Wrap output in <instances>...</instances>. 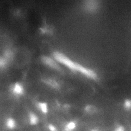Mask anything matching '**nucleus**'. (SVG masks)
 <instances>
[{
    "instance_id": "f8f14e48",
    "label": "nucleus",
    "mask_w": 131,
    "mask_h": 131,
    "mask_svg": "<svg viewBox=\"0 0 131 131\" xmlns=\"http://www.w3.org/2000/svg\"><path fill=\"white\" fill-rule=\"evenodd\" d=\"M91 131H98L96 130H92Z\"/></svg>"
},
{
    "instance_id": "6e6552de",
    "label": "nucleus",
    "mask_w": 131,
    "mask_h": 131,
    "mask_svg": "<svg viewBox=\"0 0 131 131\" xmlns=\"http://www.w3.org/2000/svg\"><path fill=\"white\" fill-rule=\"evenodd\" d=\"M38 106L39 110L43 113H47L48 112V107L47 103L44 102H40L38 103Z\"/></svg>"
},
{
    "instance_id": "9b49d317",
    "label": "nucleus",
    "mask_w": 131,
    "mask_h": 131,
    "mask_svg": "<svg viewBox=\"0 0 131 131\" xmlns=\"http://www.w3.org/2000/svg\"><path fill=\"white\" fill-rule=\"evenodd\" d=\"M114 131H125V128L122 126H119L117 127Z\"/></svg>"
},
{
    "instance_id": "39448f33",
    "label": "nucleus",
    "mask_w": 131,
    "mask_h": 131,
    "mask_svg": "<svg viewBox=\"0 0 131 131\" xmlns=\"http://www.w3.org/2000/svg\"><path fill=\"white\" fill-rule=\"evenodd\" d=\"M6 126L8 130H14L16 127V121L13 118H8L6 121Z\"/></svg>"
},
{
    "instance_id": "423d86ee",
    "label": "nucleus",
    "mask_w": 131,
    "mask_h": 131,
    "mask_svg": "<svg viewBox=\"0 0 131 131\" xmlns=\"http://www.w3.org/2000/svg\"><path fill=\"white\" fill-rule=\"evenodd\" d=\"M29 119L30 124L31 125H36L38 123V118L34 113L31 112L29 113Z\"/></svg>"
},
{
    "instance_id": "20e7f679",
    "label": "nucleus",
    "mask_w": 131,
    "mask_h": 131,
    "mask_svg": "<svg viewBox=\"0 0 131 131\" xmlns=\"http://www.w3.org/2000/svg\"><path fill=\"white\" fill-rule=\"evenodd\" d=\"M86 9L89 12H93L98 7V2L96 1H87L85 3Z\"/></svg>"
},
{
    "instance_id": "0eeeda50",
    "label": "nucleus",
    "mask_w": 131,
    "mask_h": 131,
    "mask_svg": "<svg viewBox=\"0 0 131 131\" xmlns=\"http://www.w3.org/2000/svg\"><path fill=\"white\" fill-rule=\"evenodd\" d=\"M77 124L74 121H70L66 125L63 131H73L75 129Z\"/></svg>"
},
{
    "instance_id": "f257e3e1",
    "label": "nucleus",
    "mask_w": 131,
    "mask_h": 131,
    "mask_svg": "<svg viewBox=\"0 0 131 131\" xmlns=\"http://www.w3.org/2000/svg\"><path fill=\"white\" fill-rule=\"evenodd\" d=\"M54 57L57 62L71 70L79 72L92 80H96L98 78L97 74L94 71L75 62L61 52H56L54 53Z\"/></svg>"
},
{
    "instance_id": "9d476101",
    "label": "nucleus",
    "mask_w": 131,
    "mask_h": 131,
    "mask_svg": "<svg viewBox=\"0 0 131 131\" xmlns=\"http://www.w3.org/2000/svg\"><path fill=\"white\" fill-rule=\"evenodd\" d=\"M48 128L49 131H58L57 127L53 124H49L48 126Z\"/></svg>"
},
{
    "instance_id": "7ed1b4c3",
    "label": "nucleus",
    "mask_w": 131,
    "mask_h": 131,
    "mask_svg": "<svg viewBox=\"0 0 131 131\" xmlns=\"http://www.w3.org/2000/svg\"><path fill=\"white\" fill-rule=\"evenodd\" d=\"M12 91L15 95L20 96L22 95L24 93V88L21 84L16 83L12 87Z\"/></svg>"
},
{
    "instance_id": "1a4fd4ad",
    "label": "nucleus",
    "mask_w": 131,
    "mask_h": 131,
    "mask_svg": "<svg viewBox=\"0 0 131 131\" xmlns=\"http://www.w3.org/2000/svg\"><path fill=\"white\" fill-rule=\"evenodd\" d=\"M124 107L126 110H129L131 109V100L130 99H126L124 102Z\"/></svg>"
},
{
    "instance_id": "f03ea898",
    "label": "nucleus",
    "mask_w": 131,
    "mask_h": 131,
    "mask_svg": "<svg viewBox=\"0 0 131 131\" xmlns=\"http://www.w3.org/2000/svg\"><path fill=\"white\" fill-rule=\"evenodd\" d=\"M42 61L45 64L49 66L51 68L57 70H59L60 69V67L56 62V61L51 58L47 57H43Z\"/></svg>"
}]
</instances>
